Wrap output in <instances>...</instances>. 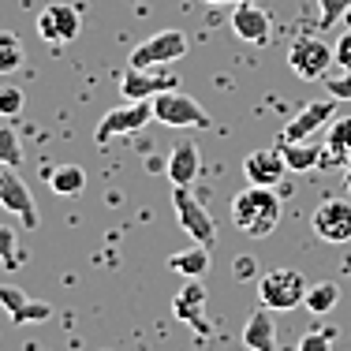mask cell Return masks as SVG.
<instances>
[{"label":"cell","mask_w":351,"mask_h":351,"mask_svg":"<svg viewBox=\"0 0 351 351\" xmlns=\"http://www.w3.org/2000/svg\"><path fill=\"white\" fill-rule=\"evenodd\" d=\"M280 195L273 187H247L232 202V224L250 239H265L280 224Z\"/></svg>","instance_id":"1"},{"label":"cell","mask_w":351,"mask_h":351,"mask_svg":"<svg viewBox=\"0 0 351 351\" xmlns=\"http://www.w3.org/2000/svg\"><path fill=\"white\" fill-rule=\"evenodd\" d=\"M306 291H311V284H306V277L299 269H269L258 277V303L273 314L303 306Z\"/></svg>","instance_id":"2"},{"label":"cell","mask_w":351,"mask_h":351,"mask_svg":"<svg viewBox=\"0 0 351 351\" xmlns=\"http://www.w3.org/2000/svg\"><path fill=\"white\" fill-rule=\"evenodd\" d=\"M337 64V53L325 38H314V34H303V38H291L288 45V68L299 75L303 82H317L325 79V71Z\"/></svg>","instance_id":"3"},{"label":"cell","mask_w":351,"mask_h":351,"mask_svg":"<svg viewBox=\"0 0 351 351\" xmlns=\"http://www.w3.org/2000/svg\"><path fill=\"white\" fill-rule=\"evenodd\" d=\"M187 56V34L183 30H157L149 34L142 45H135L128 68H142V71H154V68H165V64H176Z\"/></svg>","instance_id":"4"},{"label":"cell","mask_w":351,"mask_h":351,"mask_svg":"<svg viewBox=\"0 0 351 351\" xmlns=\"http://www.w3.org/2000/svg\"><path fill=\"white\" fill-rule=\"evenodd\" d=\"M149 105H154V120L165 128H210V112L183 90L157 94Z\"/></svg>","instance_id":"5"},{"label":"cell","mask_w":351,"mask_h":351,"mask_svg":"<svg viewBox=\"0 0 351 351\" xmlns=\"http://www.w3.org/2000/svg\"><path fill=\"white\" fill-rule=\"evenodd\" d=\"M172 210H176V217H180V228L187 232L198 247H217V224H213V217H210V210H206V206L198 202L187 187H172Z\"/></svg>","instance_id":"6"},{"label":"cell","mask_w":351,"mask_h":351,"mask_svg":"<svg viewBox=\"0 0 351 351\" xmlns=\"http://www.w3.org/2000/svg\"><path fill=\"white\" fill-rule=\"evenodd\" d=\"M149 120H154V105L149 101H128L120 108H108L101 120H97V128H94V142L105 146V142H112V138L135 135V131H142Z\"/></svg>","instance_id":"7"},{"label":"cell","mask_w":351,"mask_h":351,"mask_svg":"<svg viewBox=\"0 0 351 351\" xmlns=\"http://www.w3.org/2000/svg\"><path fill=\"white\" fill-rule=\"evenodd\" d=\"M311 228L325 243H351V198H325L311 217Z\"/></svg>","instance_id":"8"},{"label":"cell","mask_w":351,"mask_h":351,"mask_svg":"<svg viewBox=\"0 0 351 351\" xmlns=\"http://www.w3.org/2000/svg\"><path fill=\"white\" fill-rule=\"evenodd\" d=\"M79 27H82L79 8L60 4V0L45 4L38 15V34H41V41H49V45H68V41H75L79 38Z\"/></svg>","instance_id":"9"},{"label":"cell","mask_w":351,"mask_h":351,"mask_svg":"<svg viewBox=\"0 0 351 351\" xmlns=\"http://www.w3.org/2000/svg\"><path fill=\"white\" fill-rule=\"evenodd\" d=\"M337 97H325V101H311L299 116H291L288 123H284V142H306L311 135H317L322 128H329L332 120H337Z\"/></svg>","instance_id":"10"},{"label":"cell","mask_w":351,"mask_h":351,"mask_svg":"<svg viewBox=\"0 0 351 351\" xmlns=\"http://www.w3.org/2000/svg\"><path fill=\"white\" fill-rule=\"evenodd\" d=\"M0 206L12 217H19L23 228H38V210H34V198H30V187L19 180L15 169H0Z\"/></svg>","instance_id":"11"},{"label":"cell","mask_w":351,"mask_h":351,"mask_svg":"<svg viewBox=\"0 0 351 351\" xmlns=\"http://www.w3.org/2000/svg\"><path fill=\"white\" fill-rule=\"evenodd\" d=\"M236 38H243L247 45H269V34H273V19L265 8H258L254 0H239V8H232L228 15Z\"/></svg>","instance_id":"12"},{"label":"cell","mask_w":351,"mask_h":351,"mask_svg":"<svg viewBox=\"0 0 351 351\" xmlns=\"http://www.w3.org/2000/svg\"><path fill=\"white\" fill-rule=\"evenodd\" d=\"M169 90H180L176 86V75H165V71H142V68H128L120 79V94L128 101H154L157 94H169Z\"/></svg>","instance_id":"13"},{"label":"cell","mask_w":351,"mask_h":351,"mask_svg":"<svg viewBox=\"0 0 351 351\" xmlns=\"http://www.w3.org/2000/svg\"><path fill=\"white\" fill-rule=\"evenodd\" d=\"M172 314L180 317L183 325H191L195 332H210V322H206V284L202 280H187L172 299Z\"/></svg>","instance_id":"14"},{"label":"cell","mask_w":351,"mask_h":351,"mask_svg":"<svg viewBox=\"0 0 351 351\" xmlns=\"http://www.w3.org/2000/svg\"><path fill=\"white\" fill-rule=\"evenodd\" d=\"M0 306H4V314L12 317L15 325L45 322V317L53 314V306H49L45 299H30L27 291L15 288V284H0Z\"/></svg>","instance_id":"15"},{"label":"cell","mask_w":351,"mask_h":351,"mask_svg":"<svg viewBox=\"0 0 351 351\" xmlns=\"http://www.w3.org/2000/svg\"><path fill=\"white\" fill-rule=\"evenodd\" d=\"M284 172H288V165H284L280 149H254L243 157V176L250 187H277Z\"/></svg>","instance_id":"16"},{"label":"cell","mask_w":351,"mask_h":351,"mask_svg":"<svg viewBox=\"0 0 351 351\" xmlns=\"http://www.w3.org/2000/svg\"><path fill=\"white\" fill-rule=\"evenodd\" d=\"M198 169H202V157H198L195 142H176L169 161H165V172H169L172 187H191L198 180Z\"/></svg>","instance_id":"17"},{"label":"cell","mask_w":351,"mask_h":351,"mask_svg":"<svg viewBox=\"0 0 351 351\" xmlns=\"http://www.w3.org/2000/svg\"><path fill=\"white\" fill-rule=\"evenodd\" d=\"M243 344L250 351H277V325H273V311L258 303V311L247 317L243 325Z\"/></svg>","instance_id":"18"},{"label":"cell","mask_w":351,"mask_h":351,"mask_svg":"<svg viewBox=\"0 0 351 351\" xmlns=\"http://www.w3.org/2000/svg\"><path fill=\"white\" fill-rule=\"evenodd\" d=\"M280 157H284V165H288L291 172H311L322 165V146H314V142H284L280 138Z\"/></svg>","instance_id":"19"},{"label":"cell","mask_w":351,"mask_h":351,"mask_svg":"<svg viewBox=\"0 0 351 351\" xmlns=\"http://www.w3.org/2000/svg\"><path fill=\"white\" fill-rule=\"evenodd\" d=\"M169 269H176L180 277L187 280H202L210 273V247H191V250H180V254L169 258Z\"/></svg>","instance_id":"20"},{"label":"cell","mask_w":351,"mask_h":351,"mask_svg":"<svg viewBox=\"0 0 351 351\" xmlns=\"http://www.w3.org/2000/svg\"><path fill=\"white\" fill-rule=\"evenodd\" d=\"M49 187H53V195L75 198V195L86 191V172H82L79 165H60V169L49 172Z\"/></svg>","instance_id":"21"},{"label":"cell","mask_w":351,"mask_h":351,"mask_svg":"<svg viewBox=\"0 0 351 351\" xmlns=\"http://www.w3.org/2000/svg\"><path fill=\"white\" fill-rule=\"evenodd\" d=\"M329 157L340 165H351V116L329 123Z\"/></svg>","instance_id":"22"},{"label":"cell","mask_w":351,"mask_h":351,"mask_svg":"<svg viewBox=\"0 0 351 351\" xmlns=\"http://www.w3.org/2000/svg\"><path fill=\"white\" fill-rule=\"evenodd\" d=\"M27 64V53H23V41L12 30H0V75H12Z\"/></svg>","instance_id":"23"},{"label":"cell","mask_w":351,"mask_h":351,"mask_svg":"<svg viewBox=\"0 0 351 351\" xmlns=\"http://www.w3.org/2000/svg\"><path fill=\"white\" fill-rule=\"evenodd\" d=\"M340 303V284H332V280H322V284H314L311 291H306V311L311 314H329L332 306Z\"/></svg>","instance_id":"24"},{"label":"cell","mask_w":351,"mask_h":351,"mask_svg":"<svg viewBox=\"0 0 351 351\" xmlns=\"http://www.w3.org/2000/svg\"><path fill=\"white\" fill-rule=\"evenodd\" d=\"M23 262H27V254L19 250V232L12 224H0V265L15 273Z\"/></svg>","instance_id":"25"},{"label":"cell","mask_w":351,"mask_h":351,"mask_svg":"<svg viewBox=\"0 0 351 351\" xmlns=\"http://www.w3.org/2000/svg\"><path fill=\"white\" fill-rule=\"evenodd\" d=\"M23 165V146L15 128H0V169H19Z\"/></svg>","instance_id":"26"},{"label":"cell","mask_w":351,"mask_h":351,"mask_svg":"<svg viewBox=\"0 0 351 351\" xmlns=\"http://www.w3.org/2000/svg\"><path fill=\"white\" fill-rule=\"evenodd\" d=\"M348 12H351V0H317V19H322V30L325 27H337Z\"/></svg>","instance_id":"27"},{"label":"cell","mask_w":351,"mask_h":351,"mask_svg":"<svg viewBox=\"0 0 351 351\" xmlns=\"http://www.w3.org/2000/svg\"><path fill=\"white\" fill-rule=\"evenodd\" d=\"M23 105H27V97H23L19 86H0V116L4 120H15L23 112Z\"/></svg>","instance_id":"28"},{"label":"cell","mask_w":351,"mask_h":351,"mask_svg":"<svg viewBox=\"0 0 351 351\" xmlns=\"http://www.w3.org/2000/svg\"><path fill=\"white\" fill-rule=\"evenodd\" d=\"M232 277H236L239 284H247V280L262 277V273H258V262H254V254H239L236 262H232Z\"/></svg>","instance_id":"29"},{"label":"cell","mask_w":351,"mask_h":351,"mask_svg":"<svg viewBox=\"0 0 351 351\" xmlns=\"http://www.w3.org/2000/svg\"><path fill=\"white\" fill-rule=\"evenodd\" d=\"M299 351H332V337L329 332L311 329V332H303V340H299Z\"/></svg>","instance_id":"30"},{"label":"cell","mask_w":351,"mask_h":351,"mask_svg":"<svg viewBox=\"0 0 351 351\" xmlns=\"http://www.w3.org/2000/svg\"><path fill=\"white\" fill-rule=\"evenodd\" d=\"M325 90H329V97H337V101H351V71L337 75V79H325Z\"/></svg>","instance_id":"31"},{"label":"cell","mask_w":351,"mask_h":351,"mask_svg":"<svg viewBox=\"0 0 351 351\" xmlns=\"http://www.w3.org/2000/svg\"><path fill=\"white\" fill-rule=\"evenodd\" d=\"M332 53H337V64H340V68L351 71V30L337 41V45H332Z\"/></svg>","instance_id":"32"},{"label":"cell","mask_w":351,"mask_h":351,"mask_svg":"<svg viewBox=\"0 0 351 351\" xmlns=\"http://www.w3.org/2000/svg\"><path fill=\"white\" fill-rule=\"evenodd\" d=\"M344 191L351 195V165H344Z\"/></svg>","instance_id":"33"},{"label":"cell","mask_w":351,"mask_h":351,"mask_svg":"<svg viewBox=\"0 0 351 351\" xmlns=\"http://www.w3.org/2000/svg\"><path fill=\"white\" fill-rule=\"evenodd\" d=\"M206 4H236V0H206Z\"/></svg>","instance_id":"34"}]
</instances>
